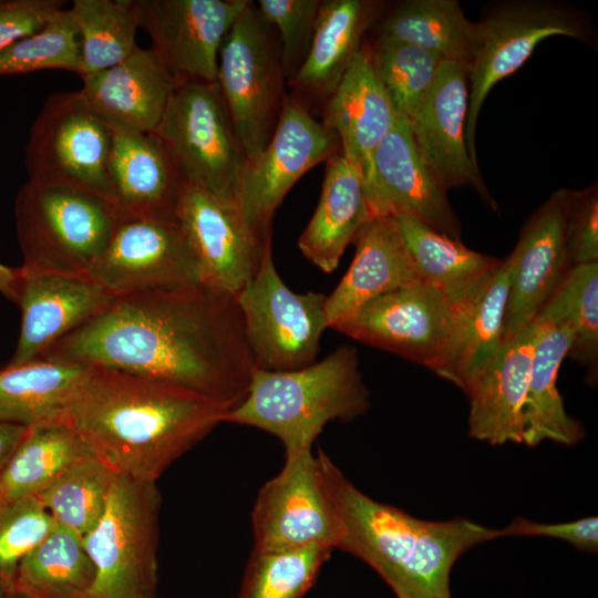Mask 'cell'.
Listing matches in <instances>:
<instances>
[{
	"instance_id": "obj_15",
	"label": "cell",
	"mask_w": 598,
	"mask_h": 598,
	"mask_svg": "<svg viewBox=\"0 0 598 598\" xmlns=\"http://www.w3.org/2000/svg\"><path fill=\"white\" fill-rule=\"evenodd\" d=\"M251 524L254 549L338 548L340 526L311 448L286 453L281 471L257 494Z\"/></svg>"
},
{
	"instance_id": "obj_12",
	"label": "cell",
	"mask_w": 598,
	"mask_h": 598,
	"mask_svg": "<svg viewBox=\"0 0 598 598\" xmlns=\"http://www.w3.org/2000/svg\"><path fill=\"white\" fill-rule=\"evenodd\" d=\"M89 276L114 297L204 285L177 221L121 217Z\"/></svg>"
},
{
	"instance_id": "obj_21",
	"label": "cell",
	"mask_w": 598,
	"mask_h": 598,
	"mask_svg": "<svg viewBox=\"0 0 598 598\" xmlns=\"http://www.w3.org/2000/svg\"><path fill=\"white\" fill-rule=\"evenodd\" d=\"M115 298L90 276L21 270L17 302L21 309L20 334L9 364L40 358L59 340L104 311Z\"/></svg>"
},
{
	"instance_id": "obj_53",
	"label": "cell",
	"mask_w": 598,
	"mask_h": 598,
	"mask_svg": "<svg viewBox=\"0 0 598 598\" xmlns=\"http://www.w3.org/2000/svg\"><path fill=\"white\" fill-rule=\"evenodd\" d=\"M451 598V597H450Z\"/></svg>"
},
{
	"instance_id": "obj_3",
	"label": "cell",
	"mask_w": 598,
	"mask_h": 598,
	"mask_svg": "<svg viewBox=\"0 0 598 598\" xmlns=\"http://www.w3.org/2000/svg\"><path fill=\"white\" fill-rule=\"evenodd\" d=\"M316 464L340 526L338 548L367 563L398 598H450L457 558L499 537L498 529L465 518L423 520L380 503L357 488L322 451Z\"/></svg>"
},
{
	"instance_id": "obj_47",
	"label": "cell",
	"mask_w": 598,
	"mask_h": 598,
	"mask_svg": "<svg viewBox=\"0 0 598 598\" xmlns=\"http://www.w3.org/2000/svg\"><path fill=\"white\" fill-rule=\"evenodd\" d=\"M27 430V426L0 421V474Z\"/></svg>"
},
{
	"instance_id": "obj_44",
	"label": "cell",
	"mask_w": 598,
	"mask_h": 598,
	"mask_svg": "<svg viewBox=\"0 0 598 598\" xmlns=\"http://www.w3.org/2000/svg\"><path fill=\"white\" fill-rule=\"evenodd\" d=\"M566 237L571 267L598 262L597 184L573 190Z\"/></svg>"
},
{
	"instance_id": "obj_45",
	"label": "cell",
	"mask_w": 598,
	"mask_h": 598,
	"mask_svg": "<svg viewBox=\"0 0 598 598\" xmlns=\"http://www.w3.org/2000/svg\"><path fill=\"white\" fill-rule=\"evenodd\" d=\"M60 0H0V52L42 29L62 9Z\"/></svg>"
},
{
	"instance_id": "obj_39",
	"label": "cell",
	"mask_w": 598,
	"mask_h": 598,
	"mask_svg": "<svg viewBox=\"0 0 598 598\" xmlns=\"http://www.w3.org/2000/svg\"><path fill=\"white\" fill-rule=\"evenodd\" d=\"M333 549L322 546L252 549L238 598H300Z\"/></svg>"
},
{
	"instance_id": "obj_52",
	"label": "cell",
	"mask_w": 598,
	"mask_h": 598,
	"mask_svg": "<svg viewBox=\"0 0 598 598\" xmlns=\"http://www.w3.org/2000/svg\"><path fill=\"white\" fill-rule=\"evenodd\" d=\"M1 497V496H0Z\"/></svg>"
},
{
	"instance_id": "obj_18",
	"label": "cell",
	"mask_w": 598,
	"mask_h": 598,
	"mask_svg": "<svg viewBox=\"0 0 598 598\" xmlns=\"http://www.w3.org/2000/svg\"><path fill=\"white\" fill-rule=\"evenodd\" d=\"M249 0H136L140 27L175 80L217 81L223 39Z\"/></svg>"
},
{
	"instance_id": "obj_20",
	"label": "cell",
	"mask_w": 598,
	"mask_h": 598,
	"mask_svg": "<svg viewBox=\"0 0 598 598\" xmlns=\"http://www.w3.org/2000/svg\"><path fill=\"white\" fill-rule=\"evenodd\" d=\"M470 64L443 61L419 113L409 122L414 142L441 185L472 186L497 209L465 141Z\"/></svg>"
},
{
	"instance_id": "obj_43",
	"label": "cell",
	"mask_w": 598,
	"mask_h": 598,
	"mask_svg": "<svg viewBox=\"0 0 598 598\" xmlns=\"http://www.w3.org/2000/svg\"><path fill=\"white\" fill-rule=\"evenodd\" d=\"M257 3L260 13L277 31L288 82L307 58L321 0H259Z\"/></svg>"
},
{
	"instance_id": "obj_36",
	"label": "cell",
	"mask_w": 598,
	"mask_h": 598,
	"mask_svg": "<svg viewBox=\"0 0 598 598\" xmlns=\"http://www.w3.org/2000/svg\"><path fill=\"white\" fill-rule=\"evenodd\" d=\"M69 10L80 38L81 78L122 62L137 47L136 0H74Z\"/></svg>"
},
{
	"instance_id": "obj_33",
	"label": "cell",
	"mask_w": 598,
	"mask_h": 598,
	"mask_svg": "<svg viewBox=\"0 0 598 598\" xmlns=\"http://www.w3.org/2000/svg\"><path fill=\"white\" fill-rule=\"evenodd\" d=\"M93 456L78 433L62 421L28 427L0 474V496H38L75 464Z\"/></svg>"
},
{
	"instance_id": "obj_23",
	"label": "cell",
	"mask_w": 598,
	"mask_h": 598,
	"mask_svg": "<svg viewBox=\"0 0 598 598\" xmlns=\"http://www.w3.org/2000/svg\"><path fill=\"white\" fill-rule=\"evenodd\" d=\"M321 115V123L337 134L341 154L360 171L365 186L373 153L398 115L374 66L369 42L364 41Z\"/></svg>"
},
{
	"instance_id": "obj_26",
	"label": "cell",
	"mask_w": 598,
	"mask_h": 598,
	"mask_svg": "<svg viewBox=\"0 0 598 598\" xmlns=\"http://www.w3.org/2000/svg\"><path fill=\"white\" fill-rule=\"evenodd\" d=\"M380 9L381 3L371 0L321 1L307 58L287 82L289 94L310 112L322 111L360 52Z\"/></svg>"
},
{
	"instance_id": "obj_24",
	"label": "cell",
	"mask_w": 598,
	"mask_h": 598,
	"mask_svg": "<svg viewBox=\"0 0 598 598\" xmlns=\"http://www.w3.org/2000/svg\"><path fill=\"white\" fill-rule=\"evenodd\" d=\"M112 132L109 178L120 216L177 221L184 183L159 137L118 127Z\"/></svg>"
},
{
	"instance_id": "obj_4",
	"label": "cell",
	"mask_w": 598,
	"mask_h": 598,
	"mask_svg": "<svg viewBox=\"0 0 598 598\" xmlns=\"http://www.w3.org/2000/svg\"><path fill=\"white\" fill-rule=\"evenodd\" d=\"M369 405L357 351L342 346L301 369L255 370L245 398L225 413L223 423L266 431L290 453L311 448L328 422L350 421Z\"/></svg>"
},
{
	"instance_id": "obj_51",
	"label": "cell",
	"mask_w": 598,
	"mask_h": 598,
	"mask_svg": "<svg viewBox=\"0 0 598 598\" xmlns=\"http://www.w3.org/2000/svg\"><path fill=\"white\" fill-rule=\"evenodd\" d=\"M1 594H2V592L0 591V595H1Z\"/></svg>"
},
{
	"instance_id": "obj_27",
	"label": "cell",
	"mask_w": 598,
	"mask_h": 598,
	"mask_svg": "<svg viewBox=\"0 0 598 598\" xmlns=\"http://www.w3.org/2000/svg\"><path fill=\"white\" fill-rule=\"evenodd\" d=\"M354 243L355 255L348 271L326 298V321L330 328L381 295L423 282L394 218H371Z\"/></svg>"
},
{
	"instance_id": "obj_9",
	"label": "cell",
	"mask_w": 598,
	"mask_h": 598,
	"mask_svg": "<svg viewBox=\"0 0 598 598\" xmlns=\"http://www.w3.org/2000/svg\"><path fill=\"white\" fill-rule=\"evenodd\" d=\"M326 298L296 293L283 282L268 238L256 274L236 296L256 370L291 371L316 362L328 328Z\"/></svg>"
},
{
	"instance_id": "obj_29",
	"label": "cell",
	"mask_w": 598,
	"mask_h": 598,
	"mask_svg": "<svg viewBox=\"0 0 598 598\" xmlns=\"http://www.w3.org/2000/svg\"><path fill=\"white\" fill-rule=\"evenodd\" d=\"M370 219L362 175L338 151L326 161L319 203L298 247L315 266L331 272Z\"/></svg>"
},
{
	"instance_id": "obj_17",
	"label": "cell",
	"mask_w": 598,
	"mask_h": 598,
	"mask_svg": "<svg viewBox=\"0 0 598 598\" xmlns=\"http://www.w3.org/2000/svg\"><path fill=\"white\" fill-rule=\"evenodd\" d=\"M177 223L198 260L203 283L237 296L256 274L267 239L246 223L237 203L183 184Z\"/></svg>"
},
{
	"instance_id": "obj_28",
	"label": "cell",
	"mask_w": 598,
	"mask_h": 598,
	"mask_svg": "<svg viewBox=\"0 0 598 598\" xmlns=\"http://www.w3.org/2000/svg\"><path fill=\"white\" fill-rule=\"evenodd\" d=\"M512 272L513 260L508 256L456 305L448 347L434 372L463 391L493 360L504 341V318Z\"/></svg>"
},
{
	"instance_id": "obj_14",
	"label": "cell",
	"mask_w": 598,
	"mask_h": 598,
	"mask_svg": "<svg viewBox=\"0 0 598 598\" xmlns=\"http://www.w3.org/2000/svg\"><path fill=\"white\" fill-rule=\"evenodd\" d=\"M481 24V42L470 64L465 123L467 150L476 165V124L492 87L517 71L546 38H585L582 25L575 16L557 4L540 1L506 2L491 12Z\"/></svg>"
},
{
	"instance_id": "obj_32",
	"label": "cell",
	"mask_w": 598,
	"mask_h": 598,
	"mask_svg": "<svg viewBox=\"0 0 598 598\" xmlns=\"http://www.w3.org/2000/svg\"><path fill=\"white\" fill-rule=\"evenodd\" d=\"M90 364L40 357L0 369V421L27 427L60 421Z\"/></svg>"
},
{
	"instance_id": "obj_48",
	"label": "cell",
	"mask_w": 598,
	"mask_h": 598,
	"mask_svg": "<svg viewBox=\"0 0 598 598\" xmlns=\"http://www.w3.org/2000/svg\"><path fill=\"white\" fill-rule=\"evenodd\" d=\"M21 282V270L0 264V293L7 299L18 302Z\"/></svg>"
},
{
	"instance_id": "obj_41",
	"label": "cell",
	"mask_w": 598,
	"mask_h": 598,
	"mask_svg": "<svg viewBox=\"0 0 598 598\" xmlns=\"http://www.w3.org/2000/svg\"><path fill=\"white\" fill-rule=\"evenodd\" d=\"M59 69L80 73V38L69 8L0 52V75Z\"/></svg>"
},
{
	"instance_id": "obj_10",
	"label": "cell",
	"mask_w": 598,
	"mask_h": 598,
	"mask_svg": "<svg viewBox=\"0 0 598 598\" xmlns=\"http://www.w3.org/2000/svg\"><path fill=\"white\" fill-rule=\"evenodd\" d=\"M112 127L79 91L50 95L24 148L28 181L68 185L114 204L109 178Z\"/></svg>"
},
{
	"instance_id": "obj_7",
	"label": "cell",
	"mask_w": 598,
	"mask_h": 598,
	"mask_svg": "<svg viewBox=\"0 0 598 598\" xmlns=\"http://www.w3.org/2000/svg\"><path fill=\"white\" fill-rule=\"evenodd\" d=\"M217 83L250 162L271 140L288 94L277 31L252 1L223 39Z\"/></svg>"
},
{
	"instance_id": "obj_25",
	"label": "cell",
	"mask_w": 598,
	"mask_h": 598,
	"mask_svg": "<svg viewBox=\"0 0 598 598\" xmlns=\"http://www.w3.org/2000/svg\"><path fill=\"white\" fill-rule=\"evenodd\" d=\"M82 81L80 92L110 126L140 133L156 130L175 86L158 54L138 45L122 62Z\"/></svg>"
},
{
	"instance_id": "obj_50",
	"label": "cell",
	"mask_w": 598,
	"mask_h": 598,
	"mask_svg": "<svg viewBox=\"0 0 598 598\" xmlns=\"http://www.w3.org/2000/svg\"><path fill=\"white\" fill-rule=\"evenodd\" d=\"M150 598H156V597H155V596H153V597H150Z\"/></svg>"
},
{
	"instance_id": "obj_42",
	"label": "cell",
	"mask_w": 598,
	"mask_h": 598,
	"mask_svg": "<svg viewBox=\"0 0 598 598\" xmlns=\"http://www.w3.org/2000/svg\"><path fill=\"white\" fill-rule=\"evenodd\" d=\"M54 523L37 496L0 497V591L14 589L24 556L51 530Z\"/></svg>"
},
{
	"instance_id": "obj_30",
	"label": "cell",
	"mask_w": 598,
	"mask_h": 598,
	"mask_svg": "<svg viewBox=\"0 0 598 598\" xmlns=\"http://www.w3.org/2000/svg\"><path fill=\"white\" fill-rule=\"evenodd\" d=\"M537 336L524 404L523 444L536 446L545 440L564 445L581 441L585 431L570 417L557 388L560 364L571 344L564 326L536 317Z\"/></svg>"
},
{
	"instance_id": "obj_1",
	"label": "cell",
	"mask_w": 598,
	"mask_h": 598,
	"mask_svg": "<svg viewBox=\"0 0 598 598\" xmlns=\"http://www.w3.org/2000/svg\"><path fill=\"white\" fill-rule=\"evenodd\" d=\"M41 357L151 375L227 410L256 370L236 297L205 285L116 297Z\"/></svg>"
},
{
	"instance_id": "obj_46",
	"label": "cell",
	"mask_w": 598,
	"mask_h": 598,
	"mask_svg": "<svg viewBox=\"0 0 598 598\" xmlns=\"http://www.w3.org/2000/svg\"><path fill=\"white\" fill-rule=\"evenodd\" d=\"M502 536H546L563 539L578 549L597 551L598 518L586 517L561 524H542L516 518L507 527L498 529Z\"/></svg>"
},
{
	"instance_id": "obj_35",
	"label": "cell",
	"mask_w": 598,
	"mask_h": 598,
	"mask_svg": "<svg viewBox=\"0 0 598 598\" xmlns=\"http://www.w3.org/2000/svg\"><path fill=\"white\" fill-rule=\"evenodd\" d=\"M423 281L461 303L501 259L472 250L419 220L394 218Z\"/></svg>"
},
{
	"instance_id": "obj_2",
	"label": "cell",
	"mask_w": 598,
	"mask_h": 598,
	"mask_svg": "<svg viewBox=\"0 0 598 598\" xmlns=\"http://www.w3.org/2000/svg\"><path fill=\"white\" fill-rule=\"evenodd\" d=\"M228 410L175 383L90 365L60 421L115 473L156 482L223 423Z\"/></svg>"
},
{
	"instance_id": "obj_49",
	"label": "cell",
	"mask_w": 598,
	"mask_h": 598,
	"mask_svg": "<svg viewBox=\"0 0 598 598\" xmlns=\"http://www.w3.org/2000/svg\"><path fill=\"white\" fill-rule=\"evenodd\" d=\"M0 598H32V597L14 588L12 590L2 592L0 595Z\"/></svg>"
},
{
	"instance_id": "obj_22",
	"label": "cell",
	"mask_w": 598,
	"mask_h": 598,
	"mask_svg": "<svg viewBox=\"0 0 598 598\" xmlns=\"http://www.w3.org/2000/svg\"><path fill=\"white\" fill-rule=\"evenodd\" d=\"M537 336V321L505 338L493 360L466 386L468 434L501 445L523 443L524 404Z\"/></svg>"
},
{
	"instance_id": "obj_16",
	"label": "cell",
	"mask_w": 598,
	"mask_h": 598,
	"mask_svg": "<svg viewBox=\"0 0 598 598\" xmlns=\"http://www.w3.org/2000/svg\"><path fill=\"white\" fill-rule=\"evenodd\" d=\"M364 194L371 218H412L461 240V224L447 200L446 189L417 150L409 121L399 113L373 153Z\"/></svg>"
},
{
	"instance_id": "obj_13",
	"label": "cell",
	"mask_w": 598,
	"mask_h": 598,
	"mask_svg": "<svg viewBox=\"0 0 598 598\" xmlns=\"http://www.w3.org/2000/svg\"><path fill=\"white\" fill-rule=\"evenodd\" d=\"M455 318L456 306L423 281L370 300L332 329L435 371L445 357Z\"/></svg>"
},
{
	"instance_id": "obj_19",
	"label": "cell",
	"mask_w": 598,
	"mask_h": 598,
	"mask_svg": "<svg viewBox=\"0 0 598 598\" xmlns=\"http://www.w3.org/2000/svg\"><path fill=\"white\" fill-rule=\"evenodd\" d=\"M570 189L555 190L526 220L509 255L513 272L504 339L529 324L571 268L567 251Z\"/></svg>"
},
{
	"instance_id": "obj_34",
	"label": "cell",
	"mask_w": 598,
	"mask_h": 598,
	"mask_svg": "<svg viewBox=\"0 0 598 598\" xmlns=\"http://www.w3.org/2000/svg\"><path fill=\"white\" fill-rule=\"evenodd\" d=\"M95 578L82 537L54 524L20 563L14 588L32 598H91Z\"/></svg>"
},
{
	"instance_id": "obj_8",
	"label": "cell",
	"mask_w": 598,
	"mask_h": 598,
	"mask_svg": "<svg viewBox=\"0 0 598 598\" xmlns=\"http://www.w3.org/2000/svg\"><path fill=\"white\" fill-rule=\"evenodd\" d=\"M156 482L115 473L103 515L82 537L96 578L91 598H150L157 584Z\"/></svg>"
},
{
	"instance_id": "obj_40",
	"label": "cell",
	"mask_w": 598,
	"mask_h": 598,
	"mask_svg": "<svg viewBox=\"0 0 598 598\" xmlns=\"http://www.w3.org/2000/svg\"><path fill=\"white\" fill-rule=\"evenodd\" d=\"M377 72L395 107L409 122L419 113L441 63L422 48L390 42H369Z\"/></svg>"
},
{
	"instance_id": "obj_5",
	"label": "cell",
	"mask_w": 598,
	"mask_h": 598,
	"mask_svg": "<svg viewBox=\"0 0 598 598\" xmlns=\"http://www.w3.org/2000/svg\"><path fill=\"white\" fill-rule=\"evenodd\" d=\"M120 219L115 205L96 194L28 181L14 200L21 270L89 276Z\"/></svg>"
},
{
	"instance_id": "obj_6",
	"label": "cell",
	"mask_w": 598,
	"mask_h": 598,
	"mask_svg": "<svg viewBox=\"0 0 598 598\" xmlns=\"http://www.w3.org/2000/svg\"><path fill=\"white\" fill-rule=\"evenodd\" d=\"M155 133L184 184L236 202L248 163L217 81L175 80Z\"/></svg>"
},
{
	"instance_id": "obj_11",
	"label": "cell",
	"mask_w": 598,
	"mask_h": 598,
	"mask_svg": "<svg viewBox=\"0 0 598 598\" xmlns=\"http://www.w3.org/2000/svg\"><path fill=\"white\" fill-rule=\"evenodd\" d=\"M338 151L337 134L288 93L271 140L247 163L237 192V205L257 236H272V217L286 194Z\"/></svg>"
},
{
	"instance_id": "obj_37",
	"label": "cell",
	"mask_w": 598,
	"mask_h": 598,
	"mask_svg": "<svg viewBox=\"0 0 598 598\" xmlns=\"http://www.w3.org/2000/svg\"><path fill=\"white\" fill-rule=\"evenodd\" d=\"M571 332L568 357L588 368L597 379L598 262L571 267L537 316Z\"/></svg>"
},
{
	"instance_id": "obj_31",
	"label": "cell",
	"mask_w": 598,
	"mask_h": 598,
	"mask_svg": "<svg viewBox=\"0 0 598 598\" xmlns=\"http://www.w3.org/2000/svg\"><path fill=\"white\" fill-rule=\"evenodd\" d=\"M481 37V22L468 20L457 1L409 0L382 19L373 41L411 44L444 61L471 64Z\"/></svg>"
},
{
	"instance_id": "obj_38",
	"label": "cell",
	"mask_w": 598,
	"mask_h": 598,
	"mask_svg": "<svg viewBox=\"0 0 598 598\" xmlns=\"http://www.w3.org/2000/svg\"><path fill=\"white\" fill-rule=\"evenodd\" d=\"M114 475L105 463L90 456L37 497L55 525L84 537L103 515Z\"/></svg>"
}]
</instances>
